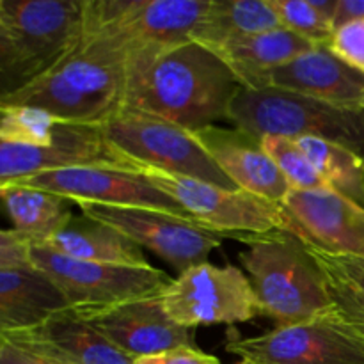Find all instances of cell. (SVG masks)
Here are the masks:
<instances>
[{
    "label": "cell",
    "mask_w": 364,
    "mask_h": 364,
    "mask_svg": "<svg viewBox=\"0 0 364 364\" xmlns=\"http://www.w3.org/2000/svg\"><path fill=\"white\" fill-rule=\"evenodd\" d=\"M226 350L255 364H364V340L341 322L336 309L262 336L230 340Z\"/></svg>",
    "instance_id": "11"
},
{
    "label": "cell",
    "mask_w": 364,
    "mask_h": 364,
    "mask_svg": "<svg viewBox=\"0 0 364 364\" xmlns=\"http://www.w3.org/2000/svg\"><path fill=\"white\" fill-rule=\"evenodd\" d=\"M329 50L350 66L364 71V20L338 28L331 39Z\"/></svg>",
    "instance_id": "30"
},
{
    "label": "cell",
    "mask_w": 364,
    "mask_h": 364,
    "mask_svg": "<svg viewBox=\"0 0 364 364\" xmlns=\"http://www.w3.org/2000/svg\"><path fill=\"white\" fill-rule=\"evenodd\" d=\"M70 308L59 284L34 263L0 270V333L32 329Z\"/></svg>",
    "instance_id": "20"
},
{
    "label": "cell",
    "mask_w": 364,
    "mask_h": 364,
    "mask_svg": "<svg viewBox=\"0 0 364 364\" xmlns=\"http://www.w3.org/2000/svg\"><path fill=\"white\" fill-rule=\"evenodd\" d=\"M85 166H114L137 169L123 159L103 135L102 127L60 121L46 146H18L0 142V185Z\"/></svg>",
    "instance_id": "14"
},
{
    "label": "cell",
    "mask_w": 364,
    "mask_h": 364,
    "mask_svg": "<svg viewBox=\"0 0 364 364\" xmlns=\"http://www.w3.org/2000/svg\"><path fill=\"white\" fill-rule=\"evenodd\" d=\"M238 255L262 313L277 327L308 322L334 311L329 283L308 245L290 231L247 235Z\"/></svg>",
    "instance_id": "3"
},
{
    "label": "cell",
    "mask_w": 364,
    "mask_h": 364,
    "mask_svg": "<svg viewBox=\"0 0 364 364\" xmlns=\"http://www.w3.org/2000/svg\"><path fill=\"white\" fill-rule=\"evenodd\" d=\"M363 258H364V256H363Z\"/></svg>",
    "instance_id": "38"
},
{
    "label": "cell",
    "mask_w": 364,
    "mask_h": 364,
    "mask_svg": "<svg viewBox=\"0 0 364 364\" xmlns=\"http://www.w3.org/2000/svg\"><path fill=\"white\" fill-rule=\"evenodd\" d=\"M4 208L13 223V230L31 240L32 245L48 242L71 219L68 199L52 192L20 183L0 185Z\"/></svg>",
    "instance_id": "23"
},
{
    "label": "cell",
    "mask_w": 364,
    "mask_h": 364,
    "mask_svg": "<svg viewBox=\"0 0 364 364\" xmlns=\"http://www.w3.org/2000/svg\"><path fill=\"white\" fill-rule=\"evenodd\" d=\"M82 215L105 223L127 235L139 247L149 249L178 272L206 263L210 252L220 247L219 237L196 220L164 210L78 203Z\"/></svg>",
    "instance_id": "12"
},
{
    "label": "cell",
    "mask_w": 364,
    "mask_h": 364,
    "mask_svg": "<svg viewBox=\"0 0 364 364\" xmlns=\"http://www.w3.org/2000/svg\"><path fill=\"white\" fill-rule=\"evenodd\" d=\"M308 245V244H306ZM311 255L315 256V259L322 265L329 267V269L336 270L338 274L345 277L347 281H350L352 284L364 291V258L363 256H340V255H329V252H323L320 249L311 247L308 245Z\"/></svg>",
    "instance_id": "32"
},
{
    "label": "cell",
    "mask_w": 364,
    "mask_h": 364,
    "mask_svg": "<svg viewBox=\"0 0 364 364\" xmlns=\"http://www.w3.org/2000/svg\"><path fill=\"white\" fill-rule=\"evenodd\" d=\"M41 247L82 262L148 267L142 249L127 235L91 217H75Z\"/></svg>",
    "instance_id": "22"
},
{
    "label": "cell",
    "mask_w": 364,
    "mask_h": 364,
    "mask_svg": "<svg viewBox=\"0 0 364 364\" xmlns=\"http://www.w3.org/2000/svg\"><path fill=\"white\" fill-rule=\"evenodd\" d=\"M364 20V0H338L336 13L333 18V31L348 23Z\"/></svg>",
    "instance_id": "35"
},
{
    "label": "cell",
    "mask_w": 364,
    "mask_h": 364,
    "mask_svg": "<svg viewBox=\"0 0 364 364\" xmlns=\"http://www.w3.org/2000/svg\"><path fill=\"white\" fill-rule=\"evenodd\" d=\"M134 364H220V361L215 355L206 354L191 345V347H180L160 354L137 358Z\"/></svg>",
    "instance_id": "33"
},
{
    "label": "cell",
    "mask_w": 364,
    "mask_h": 364,
    "mask_svg": "<svg viewBox=\"0 0 364 364\" xmlns=\"http://www.w3.org/2000/svg\"><path fill=\"white\" fill-rule=\"evenodd\" d=\"M109 144L137 169H156L237 188L223 173L194 132L153 114L121 107L102 124Z\"/></svg>",
    "instance_id": "6"
},
{
    "label": "cell",
    "mask_w": 364,
    "mask_h": 364,
    "mask_svg": "<svg viewBox=\"0 0 364 364\" xmlns=\"http://www.w3.org/2000/svg\"><path fill=\"white\" fill-rule=\"evenodd\" d=\"M77 311L110 343L134 359L192 345L191 329L178 326L166 315L160 294L109 308Z\"/></svg>",
    "instance_id": "16"
},
{
    "label": "cell",
    "mask_w": 364,
    "mask_h": 364,
    "mask_svg": "<svg viewBox=\"0 0 364 364\" xmlns=\"http://www.w3.org/2000/svg\"><path fill=\"white\" fill-rule=\"evenodd\" d=\"M262 146L267 155L274 160L277 169L283 173L291 188L297 191H320L329 188L318 171L311 164L297 139L283 135H267L262 139Z\"/></svg>",
    "instance_id": "27"
},
{
    "label": "cell",
    "mask_w": 364,
    "mask_h": 364,
    "mask_svg": "<svg viewBox=\"0 0 364 364\" xmlns=\"http://www.w3.org/2000/svg\"><path fill=\"white\" fill-rule=\"evenodd\" d=\"M276 28L281 21L270 0H212L191 39L213 50L230 39Z\"/></svg>",
    "instance_id": "24"
},
{
    "label": "cell",
    "mask_w": 364,
    "mask_h": 364,
    "mask_svg": "<svg viewBox=\"0 0 364 364\" xmlns=\"http://www.w3.org/2000/svg\"><path fill=\"white\" fill-rule=\"evenodd\" d=\"M212 0H84L82 38L128 53L191 39Z\"/></svg>",
    "instance_id": "7"
},
{
    "label": "cell",
    "mask_w": 364,
    "mask_h": 364,
    "mask_svg": "<svg viewBox=\"0 0 364 364\" xmlns=\"http://www.w3.org/2000/svg\"><path fill=\"white\" fill-rule=\"evenodd\" d=\"M304 244L329 255L364 256V208L331 191L291 188L281 203Z\"/></svg>",
    "instance_id": "15"
},
{
    "label": "cell",
    "mask_w": 364,
    "mask_h": 364,
    "mask_svg": "<svg viewBox=\"0 0 364 364\" xmlns=\"http://www.w3.org/2000/svg\"><path fill=\"white\" fill-rule=\"evenodd\" d=\"M228 121L252 137H315L334 142L364 160V109L334 105L276 87H242Z\"/></svg>",
    "instance_id": "5"
},
{
    "label": "cell",
    "mask_w": 364,
    "mask_h": 364,
    "mask_svg": "<svg viewBox=\"0 0 364 364\" xmlns=\"http://www.w3.org/2000/svg\"><path fill=\"white\" fill-rule=\"evenodd\" d=\"M242 87L215 52L187 39L128 53L123 107L198 132L228 119Z\"/></svg>",
    "instance_id": "1"
},
{
    "label": "cell",
    "mask_w": 364,
    "mask_h": 364,
    "mask_svg": "<svg viewBox=\"0 0 364 364\" xmlns=\"http://www.w3.org/2000/svg\"><path fill=\"white\" fill-rule=\"evenodd\" d=\"M0 364H55L0 338Z\"/></svg>",
    "instance_id": "34"
},
{
    "label": "cell",
    "mask_w": 364,
    "mask_h": 364,
    "mask_svg": "<svg viewBox=\"0 0 364 364\" xmlns=\"http://www.w3.org/2000/svg\"><path fill=\"white\" fill-rule=\"evenodd\" d=\"M0 142L18 146H46L60 119L36 107L0 105Z\"/></svg>",
    "instance_id": "26"
},
{
    "label": "cell",
    "mask_w": 364,
    "mask_h": 364,
    "mask_svg": "<svg viewBox=\"0 0 364 364\" xmlns=\"http://www.w3.org/2000/svg\"><path fill=\"white\" fill-rule=\"evenodd\" d=\"M82 32L84 0H0V98L59 64Z\"/></svg>",
    "instance_id": "4"
},
{
    "label": "cell",
    "mask_w": 364,
    "mask_h": 364,
    "mask_svg": "<svg viewBox=\"0 0 364 364\" xmlns=\"http://www.w3.org/2000/svg\"><path fill=\"white\" fill-rule=\"evenodd\" d=\"M297 142L331 191L364 208V160L358 153L315 137H299Z\"/></svg>",
    "instance_id": "25"
},
{
    "label": "cell",
    "mask_w": 364,
    "mask_h": 364,
    "mask_svg": "<svg viewBox=\"0 0 364 364\" xmlns=\"http://www.w3.org/2000/svg\"><path fill=\"white\" fill-rule=\"evenodd\" d=\"M194 134L237 188L277 205L291 191L287 178L263 149L262 139L240 128H220L217 124Z\"/></svg>",
    "instance_id": "19"
},
{
    "label": "cell",
    "mask_w": 364,
    "mask_h": 364,
    "mask_svg": "<svg viewBox=\"0 0 364 364\" xmlns=\"http://www.w3.org/2000/svg\"><path fill=\"white\" fill-rule=\"evenodd\" d=\"M127 53L102 39L77 48L38 80L0 98V105L36 107L66 123L102 127L124 105Z\"/></svg>",
    "instance_id": "2"
},
{
    "label": "cell",
    "mask_w": 364,
    "mask_h": 364,
    "mask_svg": "<svg viewBox=\"0 0 364 364\" xmlns=\"http://www.w3.org/2000/svg\"><path fill=\"white\" fill-rule=\"evenodd\" d=\"M31 259L48 274L75 309H100L162 294L173 277L155 267L82 262L31 245Z\"/></svg>",
    "instance_id": "10"
},
{
    "label": "cell",
    "mask_w": 364,
    "mask_h": 364,
    "mask_svg": "<svg viewBox=\"0 0 364 364\" xmlns=\"http://www.w3.org/2000/svg\"><path fill=\"white\" fill-rule=\"evenodd\" d=\"M31 245V240L16 230H4L0 233V270L32 265Z\"/></svg>",
    "instance_id": "31"
},
{
    "label": "cell",
    "mask_w": 364,
    "mask_h": 364,
    "mask_svg": "<svg viewBox=\"0 0 364 364\" xmlns=\"http://www.w3.org/2000/svg\"><path fill=\"white\" fill-rule=\"evenodd\" d=\"M255 87L284 89L334 105L364 109V71L345 63L329 46H316L269 71Z\"/></svg>",
    "instance_id": "18"
},
{
    "label": "cell",
    "mask_w": 364,
    "mask_h": 364,
    "mask_svg": "<svg viewBox=\"0 0 364 364\" xmlns=\"http://www.w3.org/2000/svg\"><path fill=\"white\" fill-rule=\"evenodd\" d=\"M238 364H255V363H249V361H240Z\"/></svg>",
    "instance_id": "37"
},
{
    "label": "cell",
    "mask_w": 364,
    "mask_h": 364,
    "mask_svg": "<svg viewBox=\"0 0 364 364\" xmlns=\"http://www.w3.org/2000/svg\"><path fill=\"white\" fill-rule=\"evenodd\" d=\"M313 48L316 46L281 27L230 39L212 52L231 68L244 87H255L263 75L291 63Z\"/></svg>",
    "instance_id": "21"
},
{
    "label": "cell",
    "mask_w": 364,
    "mask_h": 364,
    "mask_svg": "<svg viewBox=\"0 0 364 364\" xmlns=\"http://www.w3.org/2000/svg\"><path fill=\"white\" fill-rule=\"evenodd\" d=\"M166 315L185 329L217 323L249 322L262 306L244 270L212 263L191 267L160 294Z\"/></svg>",
    "instance_id": "9"
},
{
    "label": "cell",
    "mask_w": 364,
    "mask_h": 364,
    "mask_svg": "<svg viewBox=\"0 0 364 364\" xmlns=\"http://www.w3.org/2000/svg\"><path fill=\"white\" fill-rule=\"evenodd\" d=\"M318 265L326 274L327 283H329L336 315L340 316L341 322L348 329L354 331L358 336H361L364 340V291L359 290L350 281L345 279L336 270L329 269L322 263H318Z\"/></svg>",
    "instance_id": "29"
},
{
    "label": "cell",
    "mask_w": 364,
    "mask_h": 364,
    "mask_svg": "<svg viewBox=\"0 0 364 364\" xmlns=\"http://www.w3.org/2000/svg\"><path fill=\"white\" fill-rule=\"evenodd\" d=\"M309 4H311L313 9L333 27V18L334 13H336L338 0H309Z\"/></svg>",
    "instance_id": "36"
},
{
    "label": "cell",
    "mask_w": 364,
    "mask_h": 364,
    "mask_svg": "<svg viewBox=\"0 0 364 364\" xmlns=\"http://www.w3.org/2000/svg\"><path fill=\"white\" fill-rule=\"evenodd\" d=\"M11 183L52 192L77 205L98 203V205L114 206H139V208L164 210L191 219L173 198L155 187L137 169H128V167H70V169L50 171V173L21 178Z\"/></svg>",
    "instance_id": "13"
},
{
    "label": "cell",
    "mask_w": 364,
    "mask_h": 364,
    "mask_svg": "<svg viewBox=\"0 0 364 364\" xmlns=\"http://www.w3.org/2000/svg\"><path fill=\"white\" fill-rule=\"evenodd\" d=\"M0 338L55 364H134L75 308L57 313L32 329L0 333Z\"/></svg>",
    "instance_id": "17"
},
{
    "label": "cell",
    "mask_w": 364,
    "mask_h": 364,
    "mask_svg": "<svg viewBox=\"0 0 364 364\" xmlns=\"http://www.w3.org/2000/svg\"><path fill=\"white\" fill-rule=\"evenodd\" d=\"M281 27L315 46H329L334 31L309 4V0H270Z\"/></svg>",
    "instance_id": "28"
},
{
    "label": "cell",
    "mask_w": 364,
    "mask_h": 364,
    "mask_svg": "<svg viewBox=\"0 0 364 364\" xmlns=\"http://www.w3.org/2000/svg\"><path fill=\"white\" fill-rule=\"evenodd\" d=\"M155 187L173 198L191 219L219 237L240 240L247 235L295 233L283 206L242 188H224L194 178L156 169H137Z\"/></svg>",
    "instance_id": "8"
}]
</instances>
